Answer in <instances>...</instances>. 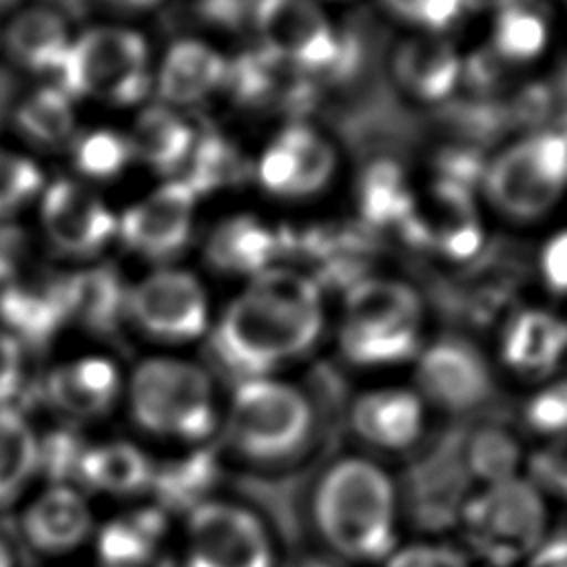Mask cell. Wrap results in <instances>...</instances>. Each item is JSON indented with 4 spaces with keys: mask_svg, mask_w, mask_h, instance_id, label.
Masks as SVG:
<instances>
[{
    "mask_svg": "<svg viewBox=\"0 0 567 567\" xmlns=\"http://www.w3.org/2000/svg\"><path fill=\"white\" fill-rule=\"evenodd\" d=\"M527 450L518 427L496 421L476 423L458 439V458L474 487L520 476Z\"/></svg>",
    "mask_w": 567,
    "mask_h": 567,
    "instance_id": "29",
    "label": "cell"
},
{
    "mask_svg": "<svg viewBox=\"0 0 567 567\" xmlns=\"http://www.w3.org/2000/svg\"><path fill=\"white\" fill-rule=\"evenodd\" d=\"M403 516L421 527V534L445 536L454 532L458 509L467 494L474 489L461 458L458 443L443 452H430L425 461L414 467L410 478L401 481Z\"/></svg>",
    "mask_w": 567,
    "mask_h": 567,
    "instance_id": "17",
    "label": "cell"
},
{
    "mask_svg": "<svg viewBox=\"0 0 567 567\" xmlns=\"http://www.w3.org/2000/svg\"><path fill=\"white\" fill-rule=\"evenodd\" d=\"M292 567H354L350 563H343L334 556H328L323 551H315V554H306L301 556Z\"/></svg>",
    "mask_w": 567,
    "mask_h": 567,
    "instance_id": "46",
    "label": "cell"
},
{
    "mask_svg": "<svg viewBox=\"0 0 567 567\" xmlns=\"http://www.w3.org/2000/svg\"><path fill=\"white\" fill-rule=\"evenodd\" d=\"M518 421L532 443L567 436V372L536 383L520 403Z\"/></svg>",
    "mask_w": 567,
    "mask_h": 567,
    "instance_id": "37",
    "label": "cell"
},
{
    "mask_svg": "<svg viewBox=\"0 0 567 567\" xmlns=\"http://www.w3.org/2000/svg\"><path fill=\"white\" fill-rule=\"evenodd\" d=\"M334 166V148L323 135L306 124H290L261 153L257 179L272 195L303 197L319 193Z\"/></svg>",
    "mask_w": 567,
    "mask_h": 567,
    "instance_id": "16",
    "label": "cell"
},
{
    "mask_svg": "<svg viewBox=\"0 0 567 567\" xmlns=\"http://www.w3.org/2000/svg\"><path fill=\"white\" fill-rule=\"evenodd\" d=\"M151 44L133 27L93 24L73 35L55 82L75 100L109 109L142 106L153 89Z\"/></svg>",
    "mask_w": 567,
    "mask_h": 567,
    "instance_id": "6",
    "label": "cell"
},
{
    "mask_svg": "<svg viewBox=\"0 0 567 567\" xmlns=\"http://www.w3.org/2000/svg\"><path fill=\"white\" fill-rule=\"evenodd\" d=\"M126 133L133 162L162 175L179 171L197 142L188 120L162 102L142 104Z\"/></svg>",
    "mask_w": 567,
    "mask_h": 567,
    "instance_id": "27",
    "label": "cell"
},
{
    "mask_svg": "<svg viewBox=\"0 0 567 567\" xmlns=\"http://www.w3.org/2000/svg\"><path fill=\"white\" fill-rule=\"evenodd\" d=\"M24 381V346L0 326V408L11 405Z\"/></svg>",
    "mask_w": 567,
    "mask_h": 567,
    "instance_id": "43",
    "label": "cell"
},
{
    "mask_svg": "<svg viewBox=\"0 0 567 567\" xmlns=\"http://www.w3.org/2000/svg\"><path fill=\"white\" fill-rule=\"evenodd\" d=\"M38 221L47 241L73 259H93L117 239V213L78 177L47 182L38 197Z\"/></svg>",
    "mask_w": 567,
    "mask_h": 567,
    "instance_id": "13",
    "label": "cell"
},
{
    "mask_svg": "<svg viewBox=\"0 0 567 567\" xmlns=\"http://www.w3.org/2000/svg\"><path fill=\"white\" fill-rule=\"evenodd\" d=\"M551 525V503L520 474L474 487L458 509L454 540L476 567H527Z\"/></svg>",
    "mask_w": 567,
    "mask_h": 567,
    "instance_id": "5",
    "label": "cell"
},
{
    "mask_svg": "<svg viewBox=\"0 0 567 567\" xmlns=\"http://www.w3.org/2000/svg\"><path fill=\"white\" fill-rule=\"evenodd\" d=\"M498 361L507 372L534 385L563 374L567 363V319L543 308L516 312L503 328Z\"/></svg>",
    "mask_w": 567,
    "mask_h": 567,
    "instance_id": "20",
    "label": "cell"
},
{
    "mask_svg": "<svg viewBox=\"0 0 567 567\" xmlns=\"http://www.w3.org/2000/svg\"><path fill=\"white\" fill-rule=\"evenodd\" d=\"M195 204L197 195L184 179H164L117 213V239L131 252L166 266L190 241Z\"/></svg>",
    "mask_w": 567,
    "mask_h": 567,
    "instance_id": "14",
    "label": "cell"
},
{
    "mask_svg": "<svg viewBox=\"0 0 567 567\" xmlns=\"http://www.w3.org/2000/svg\"><path fill=\"white\" fill-rule=\"evenodd\" d=\"M540 270L545 284L556 292H567V230L556 233L540 255Z\"/></svg>",
    "mask_w": 567,
    "mask_h": 567,
    "instance_id": "44",
    "label": "cell"
},
{
    "mask_svg": "<svg viewBox=\"0 0 567 567\" xmlns=\"http://www.w3.org/2000/svg\"><path fill=\"white\" fill-rule=\"evenodd\" d=\"M86 443L73 432L40 436V472L49 474V483H73Z\"/></svg>",
    "mask_w": 567,
    "mask_h": 567,
    "instance_id": "41",
    "label": "cell"
},
{
    "mask_svg": "<svg viewBox=\"0 0 567 567\" xmlns=\"http://www.w3.org/2000/svg\"><path fill=\"white\" fill-rule=\"evenodd\" d=\"M275 252V237L252 215H233L219 221L204 246L208 264L221 272L259 275Z\"/></svg>",
    "mask_w": 567,
    "mask_h": 567,
    "instance_id": "32",
    "label": "cell"
},
{
    "mask_svg": "<svg viewBox=\"0 0 567 567\" xmlns=\"http://www.w3.org/2000/svg\"><path fill=\"white\" fill-rule=\"evenodd\" d=\"M306 520L319 551L354 567H377L405 536L399 476L359 450L337 454L308 485Z\"/></svg>",
    "mask_w": 567,
    "mask_h": 567,
    "instance_id": "2",
    "label": "cell"
},
{
    "mask_svg": "<svg viewBox=\"0 0 567 567\" xmlns=\"http://www.w3.org/2000/svg\"><path fill=\"white\" fill-rule=\"evenodd\" d=\"M100 2H104L111 9L133 13V11H146V9L155 7L159 0H100Z\"/></svg>",
    "mask_w": 567,
    "mask_h": 567,
    "instance_id": "47",
    "label": "cell"
},
{
    "mask_svg": "<svg viewBox=\"0 0 567 567\" xmlns=\"http://www.w3.org/2000/svg\"><path fill=\"white\" fill-rule=\"evenodd\" d=\"M241 465L281 472L303 461L319 436V412L297 383L272 374L235 381L221 403L219 432Z\"/></svg>",
    "mask_w": 567,
    "mask_h": 567,
    "instance_id": "3",
    "label": "cell"
},
{
    "mask_svg": "<svg viewBox=\"0 0 567 567\" xmlns=\"http://www.w3.org/2000/svg\"><path fill=\"white\" fill-rule=\"evenodd\" d=\"M75 104L58 82L35 86L16 106V128L33 146L66 148L80 131Z\"/></svg>",
    "mask_w": 567,
    "mask_h": 567,
    "instance_id": "33",
    "label": "cell"
},
{
    "mask_svg": "<svg viewBox=\"0 0 567 567\" xmlns=\"http://www.w3.org/2000/svg\"><path fill=\"white\" fill-rule=\"evenodd\" d=\"M385 4V9L390 13H394L396 18L401 20H408V22H414L416 18V11L421 7L423 0H381Z\"/></svg>",
    "mask_w": 567,
    "mask_h": 567,
    "instance_id": "45",
    "label": "cell"
},
{
    "mask_svg": "<svg viewBox=\"0 0 567 567\" xmlns=\"http://www.w3.org/2000/svg\"><path fill=\"white\" fill-rule=\"evenodd\" d=\"M432 412L412 385L383 383L357 392L346 408V427L357 450L381 458H401L427 439Z\"/></svg>",
    "mask_w": 567,
    "mask_h": 567,
    "instance_id": "11",
    "label": "cell"
},
{
    "mask_svg": "<svg viewBox=\"0 0 567 567\" xmlns=\"http://www.w3.org/2000/svg\"><path fill=\"white\" fill-rule=\"evenodd\" d=\"M463 2L470 9H494V11H498V9L507 7L514 0H463Z\"/></svg>",
    "mask_w": 567,
    "mask_h": 567,
    "instance_id": "48",
    "label": "cell"
},
{
    "mask_svg": "<svg viewBox=\"0 0 567 567\" xmlns=\"http://www.w3.org/2000/svg\"><path fill=\"white\" fill-rule=\"evenodd\" d=\"M394 73L405 91L419 100L436 102L452 93L461 62L454 47L436 33L405 40L394 55Z\"/></svg>",
    "mask_w": 567,
    "mask_h": 567,
    "instance_id": "31",
    "label": "cell"
},
{
    "mask_svg": "<svg viewBox=\"0 0 567 567\" xmlns=\"http://www.w3.org/2000/svg\"><path fill=\"white\" fill-rule=\"evenodd\" d=\"M523 476L551 505L567 503V436L532 443Z\"/></svg>",
    "mask_w": 567,
    "mask_h": 567,
    "instance_id": "40",
    "label": "cell"
},
{
    "mask_svg": "<svg viewBox=\"0 0 567 567\" xmlns=\"http://www.w3.org/2000/svg\"><path fill=\"white\" fill-rule=\"evenodd\" d=\"M64 323L60 277L18 275L0 295V326L22 346L51 339Z\"/></svg>",
    "mask_w": 567,
    "mask_h": 567,
    "instance_id": "25",
    "label": "cell"
},
{
    "mask_svg": "<svg viewBox=\"0 0 567 567\" xmlns=\"http://www.w3.org/2000/svg\"><path fill=\"white\" fill-rule=\"evenodd\" d=\"M255 24L266 49L295 66L321 69L337 55L334 29L312 0H259Z\"/></svg>",
    "mask_w": 567,
    "mask_h": 567,
    "instance_id": "15",
    "label": "cell"
},
{
    "mask_svg": "<svg viewBox=\"0 0 567 567\" xmlns=\"http://www.w3.org/2000/svg\"><path fill=\"white\" fill-rule=\"evenodd\" d=\"M0 567H16L13 551H11L9 543L2 536H0Z\"/></svg>",
    "mask_w": 567,
    "mask_h": 567,
    "instance_id": "49",
    "label": "cell"
},
{
    "mask_svg": "<svg viewBox=\"0 0 567 567\" xmlns=\"http://www.w3.org/2000/svg\"><path fill=\"white\" fill-rule=\"evenodd\" d=\"M66 321L86 328L109 330L126 319L128 286L120 272L106 264H91L60 277Z\"/></svg>",
    "mask_w": 567,
    "mask_h": 567,
    "instance_id": "30",
    "label": "cell"
},
{
    "mask_svg": "<svg viewBox=\"0 0 567 567\" xmlns=\"http://www.w3.org/2000/svg\"><path fill=\"white\" fill-rule=\"evenodd\" d=\"M18 2H20V0H0V13L16 9V7H18Z\"/></svg>",
    "mask_w": 567,
    "mask_h": 567,
    "instance_id": "50",
    "label": "cell"
},
{
    "mask_svg": "<svg viewBox=\"0 0 567 567\" xmlns=\"http://www.w3.org/2000/svg\"><path fill=\"white\" fill-rule=\"evenodd\" d=\"M40 474V436L13 405L0 408V507L20 498Z\"/></svg>",
    "mask_w": 567,
    "mask_h": 567,
    "instance_id": "34",
    "label": "cell"
},
{
    "mask_svg": "<svg viewBox=\"0 0 567 567\" xmlns=\"http://www.w3.org/2000/svg\"><path fill=\"white\" fill-rule=\"evenodd\" d=\"M363 202H365V213L379 219H385L392 215H408L412 204V199L405 197V190L401 188L399 177L392 175L388 168L383 173H372L363 190Z\"/></svg>",
    "mask_w": 567,
    "mask_h": 567,
    "instance_id": "42",
    "label": "cell"
},
{
    "mask_svg": "<svg viewBox=\"0 0 567 567\" xmlns=\"http://www.w3.org/2000/svg\"><path fill=\"white\" fill-rule=\"evenodd\" d=\"M153 472L155 461L140 445L124 439H109L86 443L75 485L113 498H131L151 489Z\"/></svg>",
    "mask_w": 567,
    "mask_h": 567,
    "instance_id": "26",
    "label": "cell"
},
{
    "mask_svg": "<svg viewBox=\"0 0 567 567\" xmlns=\"http://www.w3.org/2000/svg\"><path fill=\"white\" fill-rule=\"evenodd\" d=\"M133 423L162 441L206 445L221 421V401L208 370L190 359L155 354L142 359L124 379Z\"/></svg>",
    "mask_w": 567,
    "mask_h": 567,
    "instance_id": "4",
    "label": "cell"
},
{
    "mask_svg": "<svg viewBox=\"0 0 567 567\" xmlns=\"http://www.w3.org/2000/svg\"><path fill=\"white\" fill-rule=\"evenodd\" d=\"M377 567H476L463 547L447 536H403Z\"/></svg>",
    "mask_w": 567,
    "mask_h": 567,
    "instance_id": "39",
    "label": "cell"
},
{
    "mask_svg": "<svg viewBox=\"0 0 567 567\" xmlns=\"http://www.w3.org/2000/svg\"><path fill=\"white\" fill-rule=\"evenodd\" d=\"M321 330L317 286L299 272L266 268L208 332L217 363L244 381L279 374L317 346Z\"/></svg>",
    "mask_w": 567,
    "mask_h": 567,
    "instance_id": "1",
    "label": "cell"
},
{
    "mask_svg": "<svg viewBox=\"0 0 567 567\" xmlns=\"http://www.w3.org/2000/svg\"><path fill=\"white\" fill-rule=\"evenodd\" d=\"M0 42L11 62L22 71L58 78L71 49L73 31L58 9L31 4L11 16Z\"/></svg>",
    "mask_w": 567,
    "mask_h": 567,
    "instance_id": "23",
    "label": "cell"
},
{
    "mask_svg": "<svg viewBox=\"0 0 567 567\" xmlns=\"http://www.w3.org/2000/svg\"><path fill=\"white\" fill-rule=\"evenodd\" d=\"M567 186V140L536 133L507 146L485 173L489 202L514 219L545 215Z\"/></svg>",
    "mask_w": 567,
    "mask_h": 567,
    "instance_id": "9",
    "label": "cell"
},
{
    "mask_svg": "<svg viewBox=\"0 0 567 567\" xmlns=\"http://www.w3.org/2000/svg\"><path fill=\"white\" fill-rule=\"evenodd\" d=\"M44 186V173L33 157L0 146V219L38 202Z\"/></svg>",
    "mask_w": 567,
    "mask_h": 567,
    "instance_id": "38",
    "label": "cell"
},
{
    "mask_svg": "<svg viewBox=\"0 0 567 567\" xmlns=\"http://www.w3.org/2000/svg\"><path fill=\"white\" fill-rule=\"evenodd\" d=\"M221 476V461L215 450L206 445L184 447V452L171 461L155 463L151 489L157 496V507L166 514H188L204 501L217 496V483Z\"/></svg>",
    "mask_w": 567,
    "mask_h": 567,
    "instance_id": "28",
    "label": "cell"
},
{
    "mask_svg": "<svg viewBox=\"0 0 567 567\" xmlns=\"http://www.w3.org/2000/svg\"><path fill=\"white\" fill-rule=\"evenodd\" d=\"M126 319L153 341L190 343L210 330L206 288L184 268L157 266L128 286Z\"/></svg>",
    "mask_w": 567,
    "mask_h": 567,
    "instance_id": "10",
    "label": "cell"
},
{
    "mask_svg": "<svg viewBox=\"0 0 567 567\" xmlns=\"http://www.w3.org/2000/svg\"><path fill=\"white\" fill-rule=\"evenodd\" d=\"M100 567H171V514L142 505L115 514L93 534Z\"/></svg>",
    "mask_w": 567,
    "mask_h": 567,
    "instance_id": "21",
    "label": "cell"
},
{
    "mask_svg": "<svg viewBox=\"0 0 567 567\" xmlns=\"http://www.w3.org/2000/svg\"><path fill=\"white\" fill-rule=\"evenodd\" d=\"M124 379L111 357L97 352L78 354L47 372L44 396L58 414L71 421H95L122 401Z\"/></svg>",
    "mask_w": 567,
    "mask_h": 567,
    "instance_id": "18",
    "label": "cell"
},
{
    "mask_svg": "<svg viewBox=\"0 0 567 567\" xmlns=\"http://www.w3.org/2000/svg\"><path fill=\"white\" fill-rule=\"evenodd\" d=\"M179 567H281L270 518L248 501L213 496L184 516Z\"/></svg>",
    "mask_w": 567,
    "mask_h": 567,
    "instance_id": "8",
    "label": "cell"
},
{
    "mask_svg": "<svg viewBox=\"0 0 567 567\" xmlns=\"http://www.w3.org/2000/svg\"><path fill=\"white\" fill-rule=\"evenodd\" d=\"M66 151L78 179L91 186L117 179L133 162L126 133L111 126L80 128Z\"/></svg>",
    "mask_w": 567,
    "mask_h": 567,
    "instance_id": "35",
    "label": "cell"
},
{
    "mask_svg": "<svg viewBox=\"0 0 567 567\" xmlns=\"http://www.w3.org/2000/svg\"><path fill=\"white\" fill-rule=\"evenodd\" d=\"M419 235L441 252L463 259L481 246V224L470 195L450 182H441L410 204L408 215Z\"/></svg>",
    "mask_w": 567,
    "mask_h": 567,
    "instance_id": "24",
    "label": "cell"
},
{
    "mask_svg": "<svg viewBox=\"0 0 567 567\" xmlns=\"http://www.w3.org/2000/svg\"><path fill=\"white\" fill-rule=\"evenodd\" d=\"M228 64L210 44L193 38L173 42L153 69L157 102L186 109L210 97L226 80Z\"/></svg>",
    "mask_w": 567,
    "mask_h": 567,
    "instance_id": "22",
    "label": "cell"
},
{
    "mask_svg": "<svg viewBox=\"0 0 567 567\" xmlns=\"http://www.w3.org/2000/svg\"><path fill=\"white\" fill-rule=\"evenodd\" d=\"M412 388L430 412L465 416L481 410L494 394V370L467 339L443 337L414 357Z\"/></svg>",
    "mask_w": 567,
    "mask_h": 567,
    "instance_id": "12",
    "label": "cell"
},
{
    "mask_svg": "<svg viewBox=\"0 0 567 567\" xmlns=\"http://www.w3.org/2000/svg\"><path fill=\"white\" fill-rule=\"evenodd\" d=\"M554 567H567V563H563V565H554Z\"/></svg>",
    "mask_w": 567,
    "mask_h": 567,
    "instance_id": "51",
    "label": "cell"
},
{
    "mask_svg": "<svg viewBox=\"0 0 567 567\" xmlns=\"http://www.w3.org/2000/svg\"><path fill=\"white\" fill-rule=\"evenodd\" d=\"M492 35L496 53L507 60L527 62L547 47L549 20L536 2L514 0L496 11Z\"/></svg>",
    "mask_w": 567,
    "mask_h": 567,
    "instance_id": "36",
    "label": "cell"
},
{
    "mask_svg": "<svg viewBox=\"0 0 567 567\" xmlns=\"http://www.w3.org/2000/svg\"><path fill=\"white\" fill-rule=\"evenodd\" d=\"M24 540L40 554L64 556L89 543L97 529L89 496L73 483H49L24 507Z\"/></svg>",
    "mask_w": 567,
    "mask_h": 567,
    "instance_id": "19",
    "label": "cell"
},
{
    "mask_svg": "<svg viewBox=\"0 0 567 567\" xmlns=\"http://www.w3.org/2000/svg\"><path fill=\"white\" fill-rule=\"evenodd\" d=\"M421 326L423 308L410 286L392 279H368L346 297L339 348L354 368H394L414 361L423 348Z\"/></svg>",
    "mask_w": 567,
    "mask_h": 567,
    "instance_id": "7",
    "label": "cell"
}]
</instances>
